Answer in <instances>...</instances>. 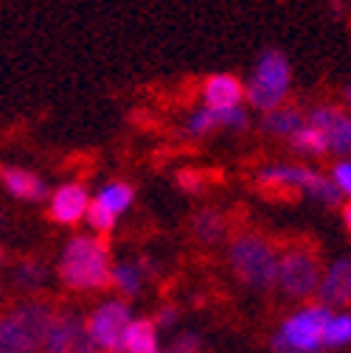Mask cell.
Segmentation results:
<instances>
[{"label":"cell","instance_id":"16","mask_svg":"<svg viewBox=\"0 0 351 353\" xmlns=\"http://www.w3.org/2000/svg\"><path fill=\"white\" fill-rule=\"evenodd\" d=\"M121 353H163L158 339V325L152 320H133L121 342Z\"/></svg>","mask_w":351,"mask_h":353},{"label":"cell","instance_id":"3","mask_svg":"<svg viewBox=\"0 0 351 353\" xmlns=\"http://www.w3.org/2000/svg\"><path fill=\"white\" fill-rule=\"evenodd\" d=\"M281 252L276 244L258 233H239L228 244V267L250 289L267 292L278 283Z\"/></svg>","mask_w":351,"mask_h":353},{"label":"cell","instance_id":"12","mask_svg":"<svg viewBox=\"0 0 351 353\" xmlns=\"http://www.w3.org/2000/svg\"><path fill=\"white\" fill-rule=\"evenodd\" d=\"M318 303L329 308L351 303V258H337L323 270L318 286Z\"/></svg>","mask_w":351,"mask_h":353},{"label":"cell","instance_id":"4","mask_svg":"<svg viewBox=\"0 0 351 353\" xmlns=\"http://www.w3.org/2000/svg\"><path fill=\"white\" fill-rule=\"evenodd\" d=\"M292 87V68L290 59L278 48L261 51L256 59L247 84H245V99L258 112H273L278 107H287V96Z\"/></svg>","mask_w":351,"mask_h":353},{"label":"cell","instance_id":"8","mask_svg":"<svg viewBox=\"0 0 351 353\" xmlns=\"http://www.w3.org/2000/svg\"><path fill=\"white\" fill-rule=\"evenodd\" d=\"M133 312H129V303L121 297L104 300L99 303L91 317H84L87 323V334H91L96 350L102 353H121V342L126 336V328L133 325Z\"/></svg>","mask_w":351,"mask_h":353},{"label":"cell","instance_id":"2","mask_svg":"<svg viewBox=\"0 0 351 353\" xmlns=\"http://www.w3.org/2000/svg\"><path fill=\"white\" fill-rule=\"evenodd\" d=\"M54 308L46 300H23L0 314V353H42L54 323Z\"/></svg>","mask_w":351,"mask_h":353},{"label":"cell","instance_id":"11","mask_svg":"<svg viewBox=\"0 0 351 353\" xmlns=\"http://www.w3.org/2000/svg\"><path fill=\"white\" fill-rule=\"evenodd\" d=\"M245 101V81L231 73H214L202 81V104L211 110H234Z\"/></svg>","mask_w":351,"mask_h":353},{"label":"cell","instance_id":"34","mask_svg":"<svg viewBox=\"0 0 351 353\" xmlns=\"http://www.w3.org/2000/svg\"><path fill=\"white\" fill-rule=\"evenodd\" d=\"M99 353H102V350H99Z\"/></svg>","mask_w":351,"mask_h":353},{"label":"cell","instance_id":"18","mask_svg":"<svg viewBox=\"0 0 351 353\" xmlns=\"http://www.w3.org/2000/svg\"><path fill=\"white\" fill-rule=\"evenodd\" d=\"M225 230H228L225 216L219 213V210L205 208V210H200V213L194 216V236H197V241H202V244L222 241V239H225Z\"/></svg>","mask_w":351,"mask_h":353},{"label":"cell","instance_id":"30","mask_svg":"<svg viewBox=\"0 0 351 353\" xmlns=\"http://www.w3.org/2000/svg\"><path fill=\"white\" fill-rule=\"evenodd\" d=\"M340 99H343V104L351 110V81H345L343 84V90H340Z\"/></svg>","mask_w":351,"mask_h":353},{"label":"cell","instance_id":"21","mask_svg":"<svg viewBox=\"0 0 351 353\" xmlns=\"http://www.w3.org/2000/svg\"><path fill=\"white\" fill-rule=\"evenodd\" d=\"M133 188H129L126 183H110L104 185L99 194H96V202H102L107 210H113L115 216H121L129 205H133Z\"/></svg>","mask_w":351,"mask_h":353},{"label":"cell","instance_id":"26","mask_svg":"<svg viewBox=\"0 0 351 353\" xmlns=\"http://www.w3.org/2000/svg\"><path fill=\"white\" fill-rule=\"evenodd\" d=\"M329 176L337 185V191L351 202V157L348 160H334L332 168H329Z\"/></svg>","mask_w":351,"mask_h":353},{"label":"cell","instance_id":"6","mask_svg":"<svg viewBox=\"0 0 351 353\" xmlns=\"http://www.w3.org/2000/svg\"><path fill=\"white\" fill-rule=\"evenodd\" d=\"M332 317V308L323 303H310L301 305L281 323L278 334L270 339L273 353H321L323 345V331Z\"/></svg>","mask_w":351,"mask_h":353},{"label":"cell","instance_id":"15","mask_svg":"<svg viewBox=\"0 0 351 353\" xmlns=\"http://www.w3.org/2000/svg\"><path fill=\"white\" fill-rule=\"evenodd\" d=\"M0 180H3L6 191L17 199H28V202H42L48 194L46 183L39 180L37 174L31 171H23V168H3L0 171Z\"/></svg>","mask_w":351,"mask_h":353},{"label":"cell","instance_id":"25","mask_svg":"<svg viewBox=\"0 0 351 353\" xmlns=\"http://www.w3.org/2000/svg\"><path fill=\"white\" fill-rule=\"evenodd\" d=\"M216 118H219V129H228V132H245L250 126V115L245 107L216 110Z\"/></svg>","mask_w":351,"mask_h":353},{"label":"cell","instance_id":"10","mask_svg":"<svg viewBox=\"0 0 351 353\" xmlns=\"http://www.w3.org/2000/svg\"><path fill=\"white\" fill-rule=\"evenodd\" d=\"M42 353H96V345L76 312H57Z\"/></svg>","mask_w":351,"mask_h":353},{"label":"cell","instance_id":"19","mask_svg":"<svg viewBox=\"0 0 351 353\" xmlns=\"http://www.w3.org/2000/svg\"><path fill=\"white\" fill-rule=\"evenodd\" d=\"M290 146L298 152V154H303V157H323V154H329V141H326V135L321 129H315V126H310L306 123L298 135L290 141Z\"/></svg>","mask_w":351,"mask_h":353},{"label":"cell","instance_id":"32","mask_svg":"<svg viewBox=\"0 0 351 353\" xmlns=\"http://www.w3.org/2000/svg\"><path fill=\"white\" fill-rule=\"evenodd\" d=\"M332 14H345V9H343V0H332Z\"/></svg>","mask_w":351,"mask_h":353},{"label":"cell","instance_id":"24","mask_svg":"<svg viewBox=\"0 0 351 353\" xmlns=\"http://www.w3.org/2000/svg\"><path fill=\"white\" fill-rule=\"evenodd\" d=\"M214 129H219V118H216V110H211V107H200V110H194L191 115H189V123H186V132L191 138H205V135H211Z\"/></svg>","mask_w":351,"mask_h":353},{"label":"cell","instance_id":"33","mask_svg":"<svg viewBox=\"0 0 351 353\" xmlns=\"http://www.w3.org/2000/svg\"><path fill=\"white\" fill-rule=\"evenodd\" d=\"M0 258H3V252H0Z\"/></svg>","mask_w":351,"mask_h":353},{"label":"cell","instance_id":"29","mask_svg":"<svg viewBox=\"0 0 351 353\" xmlns=\"http://www.w3.org/2000/svg\"><path fill=\"white\" fill-rule=\"evenodd\" d=\"M180 185L189 188V191H197V188H200V174H194V171H183V174H180Z\"/></svg>","mask_w":351,"mask_h":353},{"label":"cell","instance_id":"5","mask_svg":"<svg viewBox=\"0 0 351 353\" xmlns=\"http://www.w3.org/2000/svg\"><path fill=\"white\" fill-rule=\"evenodd\" d=\"M258 183L267 188H284V191H298L306 199H312L323 208H340L343 194L337 191V185L332 183V176L310 168L303 163H273L258 171Z\"/></svg>","mask_w":351,"mask_h":353},{"label":"cell","instance_id":"23","mask_svg":"<svg viewBox=\"0 0 351 353\" xmlns=\"http://www.w3.org/2000/svg\"><path fill=\"white\" fill-rule=\"evenodd\" d=\"M84 222H87V228H91L93 236H107V233L115 230L118 216H115L113 210H107L102 202L93 199V205H91V210H87V219H84Z\"/></svg>","mask_w":351,"mask_h":353},{"label":"cell","instance_id":"7","mask_svg":"<svg viewBox=\"0 0 351 353\" xmlns=\"http://www.w3.org/2000/svg\"><path fill=\"white\" fill-rule=\"evenodd\" d=\"M323 278V267L321 258L312 247L306 244H292L281 252V263H278V283L276 289L290 297V300H306L318 294Z\"/></svg>","mask_w":351,"mask_h":353},{"label":"cell","instance_id":"28","mask_svg":"<svg viewBox=\"0 0 351 353\" xmlns=\"http://www.w3.org/2000/svg\"><path fill=\"white\" fill-rule=\"evenodd\" d=\"M152 323L158 325V331H160V328H171L174 323H178V308H174V305H163Z\"/></svg>","mask_w":351,"mask_h":353},{"label":"cell","instance_id":"9","mask_svg":"<svg viewBox=\"0 0 351 353\" xmlns=\"http://www.w3.org/2000/svg\"><path fill=\"white\" fill-rule=\"evenodd\" d=\"M310 126L321 129L329 141V154L337 160L351 157V112L337 107V104H318L306 112Z\"/></svg>","mask_w":351,"mask_h":353},{"label":"cell","instance_id":"27","mask_svg":"<svg viewBox=\"0 0 351 353\" xmlns=\"http://www.w3.org/2000/svg\"><path fill=\"white\" fill-rule=\"evenodd\" d=\"M163 353H202V339L197 334H183L174 339Z\"/></svg>","mask_w":351,"mask_h":353},{"label":"cell","instance_id":"22","mask_svg":"<svg viewBox=\"0 0 351 353\" xmlns=\"http://www.w3.org/2000/svg\"><path fill=\"white\" fill-rule=\"evenodd\" d=\"M46 281H48V272H46L42 263H37V261L17 263V270H15V286L17 289H23V292H39Z\"/></svg>","mask_w":351,"mask_h":353},{"label":"cell","instance_id":"13","mask_svg":"<svg viewBox=\"0 0 351 353\" xmlns=\"http://www.w3.org/2000/svg\"><path fill=\"white\" fill-rule=\"evenodd\" d=\"M93 199L82 185L76 183H68L62 188L54 191L51 196V216L57 219L59 225H76L82 219H87V210H91Z\"/></svg>","mask_w":351,"mask_h":353},{"label":"cell","instance_id":"1","mask_svg":"<svg viewBox=\"0 0 351 353\" xmlns=\"http://www.w3.org/2000/svg\"><path fill=\"white\" fill-rule=\"evenodd\" d=\"M57 272L59 281L73 292H99L110 283V250L93 233L73 236L59 252Z\"/></svg>","mask_w":351,"mask_h":353},{"label":"cell","instance_id":"31","mask_svg":"<svg viewBox=\"0 0 351 353\" xmlns=\"http://www.w3.org/2000/svg\"><path fill=\"white\" fill-rule=\"evenodd\" d=\"M343 225H345V230L351 233V202L343 205Z\"/></svg>","mask_w":351,"mask_h":353},{"label":"cell","instance_id":"20","mask_svg":"<svg viewBox=\"0 0 351 353\" xmlns=\"http://www.w3.org/2000/svg\"><path fill=\"white\" fill-rule=\"evenodd\" d=\"M323 345L332 350L351 345V314L348 312H332L326 331H323Z\"/></svg>","mask_w":351,"mask_h":353},{"label":"cell","instance_id":"17","mask_svg":"<svg viewBox=\"0 0 351 353\" xmlns=\"http://www.w3.org/2000/svg\"><path fill=\"white\" fill-rule=\"evenodd\" d=\"M146 267L138 261H121L110 272V283L124 294V297H138L146 286Z\"/></svg>","mask_w":351,"mask_h":353},{"label":"cell","instance_id":"14","mask_svg":"<svg viewBox=\"0 0 351 353\" xmlns=\"http://www.w3.org/2000/svg\"><path fill=\"white\" fill-rule=\"evenodd\" d=\"M306 123H310L306 121V112L298 107H278L261 118V129H265L270 138H281V141H292Z\"/></svg>","mask_w":351,"mask_h":353}]
</instances>
